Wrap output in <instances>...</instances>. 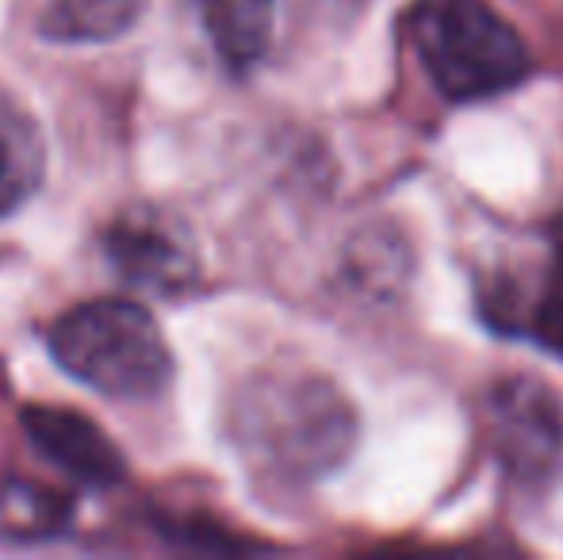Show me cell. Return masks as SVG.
Segmentation results:
<instances>
[{"label": "cell", "instance_id": "ba28073f", "mask_svg": "<svg viewBox=\"0 0 563 560\" xmlns=\"http://www.w3.org/2000/svg\"><path fill=\"white\" fill-rule=\"evenodd\" d=\"M23 430H27L31 446L69 472L74 480L89 487H115L126 476V461L115 449V441L100 430L89 415L69 411V407H27L23 411Z\"/></svg>", "mask_w": 563, "mask_h": 560}, {"label": "cell", "instance_id": "3957f363", "mask_svg": "<svg viewBox=\"0 0 563 560\" xmlns=\"http://www.w3.org/2000/svg\"><path fill=\"white\" fill-rule=\"evenodd\" d=\"M51 353L74 381L112 399H150L173 381V353L134 299H89L51 327Z\"/></svg>", "mask_w": 563, "mask_h": 560}, {"label": "cell", "instance_id": "6da1fadb", "mask_svg": "<svg viewBox=\"0 0 563 560\" xmlns=\"http://www.w3.org/2000/svg\"><path fill=\"white\" fill-rule=\"evenodd\" d=\"M227 433L242 464L273 492H307L349 461L356 411L314 369H257L227 407Z\"/></svg>", "mask_w": 563, "mask_h": 560}, {"label": "cell", "instance_id": "8fae6325", "mask_svg": "<svg viewBox=\"0 0 563 560\" xmlns=\"http://www.w3.org/2000/svg\"><path fill=\"white\" fill-rule=\"evenodd\" d=\"M69 518V503L58 492L27 480H12L0 487V534L20 541H43L62 534Z\"/></svg>", "mask_w": 563, "mask_h": 560}, {"label": "cell", "instance_id": "52a82bcc", "mask_svg": "<svg viewBox=\"0 0 563 560\" xmlns=\"http://www.w3.org/2000/svg\"><path fill=\"white\" fill-rule=\"evenodd\" d=\"M479 311L495 330L563 358V246L533 265H506L479 284Z\"/></svg>", "mask_w": 563, "mask_h": 560}, {"label": "cell", "instance_id": "5b68a950", "mask_svg": "<svg viewBox=\"0 0 563 560\" xmlns=\"http://www.w3.org/2000/svg\"><path fill=\"white\" fill-rule=\"evenodd\" d=\"M115 277L150 296H180L200 281V254L188 223L154 204L119 211L100 234Z\"/></svg>", "mask_w": 563, "mask_h": 560}, {"label": "cell", "instance_id": "8992f818", "mask_svg": "<svg viewBox=\"0 0 563 560\" xmlns=\"http://www.w3.org/2000/svg\"><path fill=\"white\" fill-rule=\"evenodd\" d=\"M487 426L498 461L518 480H537L563 453V399L529 373L506 376L487 396Z\"/></svg>", "mask_w": 563, "mask_h": 560}, {"label": "cell", "instance_id": "30bf717a", "mask_svg": "<svg viewBox=\"0 0 563 560\" xmlns=\"http://www.w3.org/2000/svg\"><path fill=\"white\" fill-rule=\"evenodd\" d=\"M150 0H51L38 15V39L46 43H115L146 15Z\"/></svg>", "mask_w": 563, "mask_h": 560}, {"label": "cell", "instance_id": "7a4b0ae2", "mask_svg": "<svg viewBox=\"0 0 563 560\" xmlns=\"http://www.w3.org/2000/svg\"><path fill=\"white\" fill-rule=\"evenodd\" d=\"M407 35L426 77L449 105L498 97L533 69L526 39L487 0H418Z\"/></svg>", "mask_w": 563, "mask_h": 560}, {"label": "cell", "instance_id": "9c48e42d", "mask_svg": "<svg viewBox=\"0 0 563 560\" xmlns=\"http://www.w3.org/2000/svg\"><path fill=\"white\" fill-rule=\"evenodd\" d=\"M46 177V142L38 123L12 100H0V219L20 211Z\"/></svg>", "mask_w": 563, "mask_h": 560}, {"label": "cell", "instance_id": "277c9868", "mask_svg": "<svg viewBox=\"0 0 563 560\" xmlns=\"http://www.w3.org/2000/svg\"><path fill=\"white\" fill-rule=\"evenodd\" d=\"M234 74L273 66L322 39H338L361 12V0H192Z\"/></svg>", "mask_w": 563, "mask_h": 560}]
</instances>
